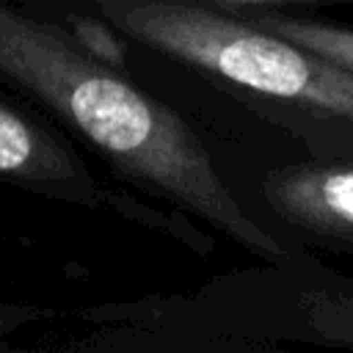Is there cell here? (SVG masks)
Wrapping results in <instances>:
<instances>
[{"label": "cell", "instance_id": "cell-1", "mask_svg": "<svg viewBox=\"0 0 353 353\" xmlns=\"http://www.w3.org/2000/svg\"><path fill=\"white\" fill-rule=\"evenodd\" d=\"M0 80L141 188L268 259L287 248L245 210L193 127L69 33L0 0Z\"/></svg>", "mask_w": 353, "mask_h": 353}, {"label": "cell", "instance_id": "cell-2", "mask_svg": "<svg viewBox=\"0 0 353 353\" xmlns=\"http://www.w3.org/2000/svg\"><path fill=\"white\" fill-rule=\"evenodd\" d=\"M99 14L132 41L204 72L234 91L281 105L320 130L353 138V72L232 17L190 0H97Z\"/></svg>", "mask_w": 353, "mask_h": 353}, {"label": "cell", "instance_id": "cell-3", "mask_svg": "<svg viewBox=\"0 0 353 353\" xmlns=\"http://www.w3.org/2000/svg\"><path fill=\"white\" fill-rule=\"evenodd\" d=\"M0 179L66 201H99V188L69 141L6 97H0Z\"/></svg>", "mask_w": 353, "mask_h": 353}, {"label": "cell", "instance_id": "cell-4", "mask_svg": "<svg viewBox=\"0 0 353 353\" xmlns=\"http://www.w3.org/2000/svg\"><path fill=\"white\" fill-rule=\"evenodd\" d=\"M270 204L317 234L353 243V165H298L270 176Z\"/></svg>", "mask_w": 353, "mask_h": 353}, {"label": "cell", "instance_id": "cell-5", "mask_svg": "<svg viewBox=\"0 0 353 353\" xmlns=\"http://www.w3.org/2000/svg\"><path fill=\"white\" fill-rule=\"evenodd\" d=\"M245 19L262 30L284 36V39L353 72V30L350 28H339V25L317 22V19L287 17V14H251Z\"/></svg>", "mask_w": 353, "mask_h": 353}, {"label": "cell", "instance_id": "cell-6", "mask_svg": "<svg viewBox=\"0 0 353 353\" xmlns=\"http://www.w3.org/2000/svg\"><path fill=\"white\" fill-rule=\"evenodd\" d=\"M215 3H237V6H273V3H334V0H215Z\"/></svg>", "mask_w": 353, "mask_h": 353}]
</instances>
